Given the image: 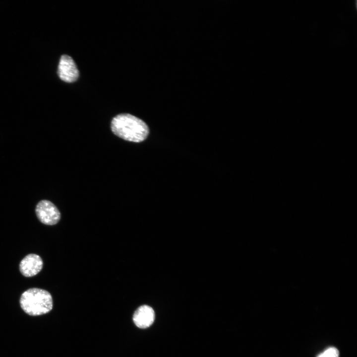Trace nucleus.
<instances>
[{
	"label": "nucleus",
	"instance_id": "6",
	"mask_svg": "<svg viewBox=\"0 0 357 357\" xmlns=\"http://www.w3.org/2000/svg\"><path fill=\"white\" fill-rule=\"evenodd\" d=\"M132 319L135 325L138 328H147L150 327L154 321V311L149 305H141L134 312Z\"/></svg>",
	"mask_w": 357,
	"mask_h": 357
},
{
	"label": "nucleus",
	"instance_id": "4",
	"mask_svg": "<svg viewBox=\"0 0 357 357\" xmlns=\"http://www.w3.org/2000/svg\"><path fill=\"white\" fill-rule=\"evenodd\" d=\"M58 73L62 80L68 83L75 81L79 76V71L74 60L65 55L60 59Z\"/></svg>",
	"mask_w": 357,
	"mask_h": 357
},
{
	"label": "nucleus",
	"instance_id": "2",
	"mask_svg": "<svg viewBox=\"0 0 357 357\" xmlns=\"http://www.w3.org/2000/svg\"><path fill=\"white\" fill-rule=\"evenodd\" d=\"M19 302L23 310L33 316L48 313L53 306L51 294L45 290L37 288H30L23 292Z\"/></svg>",
	"mask_w": 357,
	"mask_h": 357
},
{
	"label": "nucleus",
	"instance_id": "7",
	"mask_svg": "<svg viewBox=\"0 0 357 357\" xmlns=\"http://www.w3.org/2000/svg\"><path fill=\"white\" fill-rule=\"evenodd\" d=\"M338 350L334 347H330L317 356V357H339Z\"/></svg>",
	"mask_w": 357,
	"mask_h": 357
},
{
	"label": "nucleus",
	"instance_id": "1",
	"mask_svg": "<svg viewBox=\"0 0 357 357\" xmlns=\"http://www.w3.org/2000/svg\"><path fill=\"white\" fill-rule=\"evenodd\" d=\"M111 128L119 138L136 143L145 140L149 133V127L144 121L129 114H121L114 117Z\"/></svg>",
	"mask_w": 357,
	"mask_h": 357
},
{
	"label": "nucleus",
	"instance_id": "5",
	"mask_svg": "<svg viewBox=\"0 0 357 357\" xmlns=\"http://www.w3.org/2000/svg\"><path fill=\"white\" fill-rule=\"evenodd\" d=\"M43 266V261L41 257L36 254L30 253L21 260L19 270L24 277H31L38 274Z\"/></svg>",
	"mask_w": 357,
	"mask_h": 357
},
{
	"label": "nucleus",
	"instance_id": "3",
	"mask_svg": "<svg viewBox=\"0 0 357 357\" xmlns=\"http://www.w3.org/2000/svg\"><path fill=\"white\" fill-rule=\"evenodd\" d=\"M35 213L38 220L47 225H55L60 218V213L58 208L48 200H42L38 203Z\"/></svg>",
	"mask_w": 357,
	"mask_h": 357
}]
</instances>
